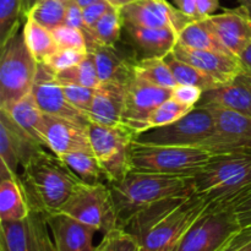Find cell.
Instances as JSON below:
<instances>
[{"mask_svg":"<svg viewBox=\"0 0 251 251\" xmlns=\"http://www.w3.org/2000/svg\"><path fill=\"white\" fill-rule=\"evenodd\" d=\"M91 149L104 172L108 183H118L129 173L130 149L134 141V134L124 127L108 125L88 124Z\"/></svg>","mask_w":251,"mask_h":251,"instance_id":"obj_9","label":"cell"},{"mask_svg":"<svg viewBox=\"0 0 251 251\" xmlns=\"http://www.w3.org/2000/svg\"><path fill=\"white\" fill-rule=\"evenodd\" d=\"M125 91H126V82L122 81L100 82V85L95 91L92 107L88 114L90 123L108 125V126L122 125Z\"/></svg>","mask_w":251,"mask_h":251,"instance_id":"obj_22","label":"cell"},{"mask_svg":"<svg viewBox=\"0 0 251 251\" xmlns=\"http://www.w3.org/2000/svg\"><path fill=\"white\" fill-rule=\"evenodd\" d=\"M44 149L46 147L32 139L4 110H0V162L14 176H20L19 166L24 168L34 154Z\"/></svg>","mask_w":251,"mask_h":251,"instance_id":"obj_16","label":"cell"},{"mask_svg":"<svg viewBox=\"0 0 251 251\" xmlns=\"http://www.w3.org/2000/svg\"><path fill=\"white\" fill-rule=\"evenodd\" d=\"M202 92L203 91L201 88L196 87V86L176 85L172 91V98L180 103V104L194 109L198 105V103L200 102L201 97H202Z\"/></svg>","mask_w":251,"mask_h":251,"instance_id":"obj_42","label":"cell"},{"mask_svg":"<svg viewBox=\"0 0 251 251\" xmlns=\"http://www.w3.org/2000/svg\"><path fill=\"white\" fill-rule=\"evenodd\" d=\"M215 130V119L208 108L195 107L168 125L134 135V141L159 146L200 147Z\"/></svg>","mask_w":251,"mask_h":251,"instance_id":"obj_10","label":"cell"},{"mask_svg":"<svg viewBox=\"0 0 251 251\" xmlns=\"http://www.w3.org/2000/svg\"><path fill=\"white\" fill-rule=\"evenodd\" d=\"M173 54L210 76L220 85L227 83L243 73L238 56L229 53L190 49L176 43Z\"/></svg>","mask_w":251,"mask_h":251,"instance_id":"obj_17","label":"cell"},{"mask_svg":"<svg viewBox=\"0 0 251 251\" xmlns=\"http://www.w3.org/2000/svg\"><path fill=\"white\" fill-rule=\"evenodd\" d=\"M194 193L208 202L226 203L251 186V151L213 154L191 176Z\"/></svg>","mask_w":251,"mask_h":251,"instance_id":"obj_4","label":"cell"},{"mask_svg":"<svg viewBox=\"0 0 251 251\" xmlns=\"http://www.w3.org/2000/svg\"><path fill=\"white\" fill-rule=\"evenodd\" d=\"M0 110H4L32 139L47 149L46 139H44V127H46L44 113L38 107L32 93L17 100L10 107Z\"/></svg>","mask_w":251,"mask_h":251,"instance_id":"obj_25","label":"cell"},{"mask_svg":"<svg viewBox=\"0 0 251 251\" xmlns=\"http://www.w3.org/2000/svg\"><path fill=\"white\" fill-rule=\"evenodd\" d=\"M113 5L110 4L108 0H97V1L92 2V4L87 5L83 7V21H85L86 32L95 26L110 9H113Z\"/></svg>","mask_w":251,"mask_h":251,"instance_id":"obj_43","label":"cell"},{"mask_svg":"<svg viewBox=\"0 0 251 251\" xmlns=\"http://www.w3.org/2000/svg\"><path fill=\"white\" fill-rule=\"evenodd\" d=\"M124 28L120 10L117 7L110 9L97 24L91 27L85 33L88 43L100 44V46H115L122 36Z\"/></svg>","mask_w":251,"mask_h":251,"instance_id":"obj_30","label":"cell"},{"mask_svg":"<svg viewBox=\"0 0 251 251\" xmlns=\"http://www.w3.org/2000/svg\"><path fill=\"white\" fill-rule=\"evenodd\" d=\"M61 85H63L64 93H65L69 102H70L76 109L80 110L81 113H83V114L88 118L91 107H92L96 88L85 87V86L75 85V83L61 82Z\"/></svg>","mask_w":251,"mask_h":251,"instance_id":"obj_40","label":"cell"},{"mask_svg":"<svg viewBox=\"0 0 251 251\" xmlns=\"http://www.w3.org/2000/svg\"><path fill=\"white\" fill-rule=\"evenodd\" d=\"M238 58L240 60L243 73H245L251 77V43L242 51V54Z\"/></svg>","mask_w":251,"mask_h":251,"instance_id":"obj_48","label":"cell"},{"mask_svg":"<svg viewBox=\"0 0 251 251\" xmlns=\"http://www.w3.org/2000/svg\"><path fill=\"white\" fill-rule=\"evenodd\" d=\"M44 122L47 149L58 157H63L71 152L91 150L87 127L48 114H44Z\"/></svg>","mask_w":251,"mask_h":251,"instance_id":"obj_20","label":"cell"},{"mask_svg":"<svg viewBox=\"0 0 251 251\" xmlns=\"http://www.w3.org/2000/svg\"><path fill=\"white\" fill-rule=\"evenodd\" d=\"M88 53L95 61L100 82L122 81L127 82L134 74V64L137 59L129 56L115 46H100L88 43Z\"/></svg>","mask_w":251,"mask_h":251,"instance_id":"obj_23","label":"cell"},{"mask_svg":"<svg viewBox=\"0 0 251 251\" xmlns=\"http://www.w3.org/2000/svg\"><path fill=\"white\" fill-rule=\"evenodd\" d=\"M31 93L44 114L70 120L81 126L88 127L90 119L69 102L61 82L44 64L38 65V73Z\"/></svg>","mask_w":251,"mask_h":251,"instance_id":"obj_13","label":"cell"},{"mask_svg":"<svg viewBox=\"0 0 251 251\" xmlns=\"http://www.w3.org/2000/svg\"><path fill=\"white\" fill-rule=\"evenodd\" d=\"M22 7L24 0H0V47L19 31Z\"/></svg>","mask_w":251,"mask_h":251,"instance_id":"obj_36","label":"cell"},{"mask_svg":"<svg viewBox=\"0 0 251 251\" xmlns=\"http://www.w3.org/2000/svg\"><path fill=\"white\" fill-rule=\"evenodd\" d=\"M47 213L31 208L21 221H0V251H55Z\"/></svg>","mask_w":251,"mask_h":251,"instance_id":"obj_11","label":"cell"},{"mask_svg":"<svg viewBox=\"0 0 251 251\" xmlns=\"http://www.w3.org/2000/svg\"><path fill=\"white\" fill-rule=\"evenodd\" d=\"M164 60L167 61V64L171 68L178 85L196 86V87L201 88L202 91H208L211 88L220 86V83L216 82L213 78H211L210 76L196 69L195 66L176 58L173 51L164 56Z\"/></svg>","mask_w":251,"mask_h":251,"instance_id":"obj_32","label":"cell"},{"mask_svg":"<svg viewBox=\"0 0 251 251\" xmlns=\"http://www.w3.org/2000/svg\"><path fill=\"white\" fill-rule=\"evenodd\" d=\"M88 51L76 50V49H63L59 48L54 54H51L44 63V65L56 75L61 71L75 66L76 64L81 63L87 56Z\"/></svg>","mask_w":251,"mask_h":251,"instance_id":"obj_38","label":"cell"},{"mask_svg":"<svg viewBox=\"0 0 251 251\" xmlns=\"http://www.w3.org/2000/svg\"><path fill=\"white\" fill-rule=\"evenodd\" d=\"M208 109L215 119V130L199 149L212 154L251 151V118L226 108Z\"/></svg>","mask_w":251,"mask_h":251,"instance_id":"obj_12","label":"cell"},{"mask_svg":"<svg viewBox=\"0 0 251 251\" xmlns=\"http://www.w3.org/2000/svg\"><path fill=\"white\" fill-rule=\"evenodd\" d=\"M196 107H220L251 118V77L245 73L227 83L203 91Z\"/></svg>","mask_w":251,"mask_h":251,"instance_id":"obj_21","label":"cell"},{"mask_svg":"<svg viewBox=\"0 0 251 251\" xmlns=\"http://www.w3.org/2000/svg\"><path fill=\"white\" fill-rule=\"evenodd\" d=\"M39 1H41V0H24V7H22V14H24V17L28 16L29 11H31V10L33 9L34 5Z\"/></svg>","mask_w":251,"mask_h":251,"instance_id":"obj_49","label":"cell"},{"mask_svg":"<svg viewBox=\"0 0 251 251\" xmlns=\"http://www.w3.org/2000/svg\"><path fill=\"white\" fill-rule=\"evenodd\" d=\"M47 220L55 251H96L93 237L97 229L63 212L49 213Z\"/></svg>","mask_w":251,"mask_h":251,"instance_id":"obj_18","label":"cell"},{"mask_svg":"<svg viewBox=\"0 0 251 251\" xmlns=\"http://www.w3.org/2000/svg\"><path fill=\"white\" fill-rule=\"evenodd\" d=\"M65 25L81 29L85 33L86 26L85 21H83V7H81L75 0H70L69 2H66Z\"/></svg>","mask_w":251,"mask_h":251,"instance_id":"obj_44","label":"cell"},{"mask_svg":"<svg viewBox=\"0 0 251 251\" xmlns=\"http://www.w3.org/2000/svg\"><path fill=\"white\" fill-rule=\"evenodd\" d=\"M208 21L223 46L233 55L239 56L251 43V16L242 6L212 15Z\"/></svg>","mask_w":251,"mask_h":251,"instance_id":"obj_19","label":"cell"},{"mask_svg":"<svg viewBox=\"0 0 251 251\" xmlns=\"http://www.w3.org/2000/svg\"><path fill=\"white\" fill-rule=\"evenodd\" d=\"M172 88L159 87L132 74L126 82L122 125L131 130L172 97Z\"/></svg>","mask_w":251,"mask_h":251,"instance_id":"obj_15","label":"cell"},{"mask_svg":"<svg viewBox=\"0 0 251 251\" xmlns=\"http://www.w3.org/2000/svg\"><path fill=\"white\" fill-rule=\"evenodd\" d=\"M29 211L20 176L0 178V221H21L29 215Z\"/></svg>","mask_w":251,"mask_h":251,"instance_id":"obj_26","label":"cell"},{"mask_svg":"<svg viewBox=\"0 0 251 251\" xmlns=\"http://www.w3.org/2000/svg\"><path fill=\"white\" fill-rule=\"evenodd\" d=\"M83 183L87 184H109L104 172L100 168L92 149L71 152L59 157Z\"/></svg>","mask_w":251,"mask_h":251,"instance_id":"obj_28","label":"cell"},{"mask_svg":"<svg viewBox=\"0 0 251 251\" xmlns=\"http://www.w3.org/2000/svg\"><path fill=\"white\" fill-rule=\"evenodd\" d=\"M178 44L198 50H213L229 53L220 41L215 29L211 26L208 17L193 20L178 33ZM232 54V53H229Z\"/></svg>","mask_w":251,"mask_h":251,"instance_id":"obj_27","label":"cell"},{"mask_svg":"<svg viewBox=\"0 0 251 251\" xmlns=\"http://www.w3.org/2000/svg\"><path fill=\"white\" fill-rule=\"evenodd\" d=\"M240 230L230 208L210 202L172 251H223Z\"/></svg>","mask_w":251,"mask_h":251,"instance_id":"obj_7","label":"cell"},{"mask_svg":"<svg viewBox=\"0 0 251 251\" xmlns=\"http://www.w3.org/2000/svg\"><path fill=\"white\" fill-rule=\"evenodd\" d=\"M238 2H239L240 6L251 16V0H238Z\"/></svg>","mask_w":251,"mask_h":251,"instance_id":"obj_51","label":"cell"},{"mask_svg":"<svg viewBox=\"0 0 251 251\" xmlns=\"http://www.w3.org/2000/svg\"><path fill=\"white\" fill-rule=\"evenodd\" d=\"M108 1H109L113 6L120 10V9H123L124 6H126V5L131 4V2L137 1V0H108Z\"/></svg>","mask_w":251,"mask_h":251,"instance_id":"obj_50","label":"cell"},{"mask_svg":"<svg viewBox=\"0 0 251 251\" xmlns=\"http://www.w3.org/2000/svg\"><path fill=\"white\" fill-rule=\"evenodd\" d=\"M96 251H98V250H97V248H96Z\"/></svg>","mask_w":251,"mask_h":251,"instance_id":"obj_54","label":"cell"},{"mask_svg":"<svg viewBox=\"0 0 251 251\" xmlns=\"http://www.w3.org/2000/svg\"><path fill=\"white\" fill-rule=\"evenodd\" d=\"M59 1H63V2H69L70 0H59Z\"/></svg>","mask_w":251,"mask_h":251,"instance_id":"obj_53","label":"cell"},{"mask_svg":"<svg viewBox=\"0 0 251 251\" xmlns=\"http://www.w3.org/2000/svg\"><path fill=\"white\" fill-rule=\"evenodd\" d=\"M20 176L29 208L47 215L59 212L69 200L81 179L59 158L44 149L34 154L24 167Z\"/></svg>","mask_w":251,"mask_h":251,"instance_id":"obj_2","label":"cell"},{"mask_svg":"<svg viewBox=\"0 0 251 251\" xmlns=\"http://www.w3.org/2000/svg\"><path fill=\"white\" fill-rule=\"evenodd\" d=\"M51 33H53V37L59 48L88 51L87 38L81 29L63 25V26L53 29Z\"/></svg>","mask_w":251,"mask_h":251,"instance_id":"obj_39","label":"cell"},{"mask_svg":"<svg viewBox=\"0 0 251 251\" xmlns=\"http://www.w3.org/2000/svg\"><path fill=\"white\" fill-rule=\"evenodd\" d=\"M134 75L164 88L173 90L178 83L164 58H141L134 64Z\"/></svg>","mask_w":251,"mask_h":251,"instance_id":"obj_31","label":"cell"},{"mask_svg":"<svg viewBox=\"0 0 251 251\" xmlns=\"http://www.w3.org/2000/svg\"><path fill=\"white\" fill-rule=\"evenodd\" d=\"M22 32H24L25 42L29 51L38 61V64L44 63L51 54H54L59 49L51 31L29 17L26 19V24Z\"/></svg>","mask_w":251,"mask_h":251,"instance_id":"obj_29","label":"cell"},{"mask_svg":"<svg viewBox=\"0 0 251 251\" xmlns=\"http://www.w3.org/2000/svg\"><path fill=\"white\" fill-rule=\"evenodd\" d=\"M55 76L60 82L64 83H75V85L91 88H97L100 85V80L97 70H96L95 61H93V58L91 56L90 53L87 54V56L81 63L56 74Z\"/></svg>","mask_w":251,"mask_h":251,"instance_id":"obj_35","label":"cell"},{"mask_svg":"<svg viewBox=\"0 0 251 251\" xmlns=\"http://www.w3.org/2000/svg\"><path fill=\"white\" fill-rule=\"evenodd\" d=\"M124 25L145 28H172L179 33L193 19L167 0H137L120 9Z\"/></svg>","mask_w":251,"mask_h":251,"instance_id":"obj_14","label":"cell"},{"mask_svg":"<svg viewBox=\"0 0 251 251\" xmlns=\"http://www.w3.org/2000/svg\"><path fill=\"white\" fill-rule=\"evenodd\" d=\"M118 217L123 228L137 212L173 196L193 193L191 176L129 172L124 179L109 184Z\"/></svg>","mask_w":251,"mask_h":251,"instance_id":"obj_3","label":"cell"},{"mask_svg":"<svg viewBox=\"0 0 251 251\" xmlns=\"http://www.w3.org/2000/svg\"><path fill=\"white\" fill-rule=\"evenodd\" d=\"M218 205L226 206L234 212L242 229L251 227V186L233 200L226 203H218Z\"/></svg>","mask_w":251,"mask_h":251,"instance_id":"obj_41","label":"cell"},{"mask_svg":"<svg viewBox=\"0 0 251 251\" xmlns=\"http://www.w3.org/2000/svg\"><path fill=\"white\" fill-rule=\"evenodd\" d=\"M124 28L142 58H164L178 43V33L172 28H145L131 25H124Z\"/></svg>","mask_w":251,"mask_h":251,"instance_id":"obj_24","label":"cell"},{"mask_svg":"<svg viewBox=\"0 0 251 251\" xmlns=\"http://www.w3.org/2000/svg\"><path fill=\"white\" fill-rule=\"evenodd\" d=\"M173 1L176 9L180 10L184 15L193 20H199L196 0H173Z\"/></svg>","mask_w":251,"mask_h":251,"instance_id":"obj_47","label":"cell"},{"mask_svg":"<svg viewBox=\"0 0 251 251\" xmlns=\"http://www.w3.org/2000/svg\"><path fill=\"white\" fill-rule=\"evenodd\" d=\"M66 2L59 0H41L29 11L26 19H32L49 31L65 25Z\"/></svg>","mask_w":251,"mask_h":251,"instance_id":"obj_34","label":"cell"},{"mask_svg":"<svg viewBox=\"0 0 251 251\" xmlns=\"http://www.w3.org/2000/svg\"><path fill=\"white\" fill-rule=\"evenodd\" d=\"M59 212L91 226L103 234L118 227L117 211L109 184L81 181Z\"/></svg>","mask_w":251,"mask_h":251,"instance_id":"obj_8","label":"cell"},{"mask_svg":"<svg viewBox=\"0 0 251 251\" xmlns=\"http://www.w3.org/2000/svg\"><path fill=\"white\" fill-rule=\"evenodd\" d=\"M223 251H251V227L243 228Z\"/></svg>","mask_w":251,"mask_h":251,"instance_id":"obj_45","label":"cell"},{"mask_svg":"<svg viewBox=\"0 0 251 251\" xmlns=\"http://www.w3.org/2000/svg\"><path fill=\"white\" fill-rule=\"evenodd\" d=\"M212 156L211 152L199 147L159 146L132 141L129 172L193 176Z\"/></svg>","mask_w":251,"mask_h":251,"instance_id":"obj_5","label":"cell"},{"mask_svg":"<svg viewBox=\"0 0 251 251\" xmlns=\"http://www.w3.org/2000/svg\"><path fill=\"white\" fill-rule=\"evenodd\" d=\"M208 203L194 191L173 196L137 212L123 229L136 238L141 251H172Z\"/></svg>","mask_w":251,"mask_h":251,"instance_id":"obj_1","label":"cell"},{"mask_svg":"<svg viewBox=\"0 0 251 251\" xmlns=\"http://www.w3.org/2000/svg\"><path fill=\"white\" fill-rule=\"evenodd\" d=\"M98 251H141L136 238L123 228H114L104 233Z\"/></svg>","mask_w":251,"mask_h":251,"instance_id":"obj_37","label":"cell"},{"mask_svg":"<svg viewBox=\"0 0 251 251\" xmlns=\"http://www.w3.org/2000/svg\"><path fill=\"white\" fill-rule=\"evenodd\" d=\"M199 19H206L216 14L220 7L218 0H196Z\"/></svg>","mask_w":251,"mask_h":251,"instance_id":"obj_46","label":"cell"},{"mask_svg":"<svg viewBox=\"0 0 251 251\" xmlns=\"http://www.w3.org/2000/svg\"><path fill=\"white\" fill-rule=\"evenodd\" d=\"M75 1L77 2V4L80 5L81 7H86V6H87V5L92 4V2L97 1V0H75Z\"/></svg>","mask_w":251,"mask_h":251,"instance_id":"obj_52","label":"cell"},{"mask_svg":"<svg viewBox=\"0 0 251 251\" xmlns=\"http://www.w3.org/2000/svg\"><path fill=\"white\" fill-rule=\"evenodd\" d=\"M191 108L180 104V103L176 102V100L171 97L166 102L162 103L159 107H157L146 119L135 125L130 131L136 135L140 134V132L146 131V130L153 129V127L164 126V125H168L171 123H174L176 120L180 119L181 117L188 114Z\"/></svg>","mask_w":251,"mask_h":251,"instance_id":"obj_33","label":"cell"},{"mask_svg":"<svg viewBox=\"0 0 251 251\" xmlns=\"http://www.w3.org/2000/svg\"><path fill=\"white\" fill-rule=\"evenodd\" d=\"M38 65V61L25 42L24 32H20V29L2 44L0 56V109L10 107L31 93Z\"/></svg>","mask_w":251,"mask_h":251,"instance_id":"obj_6","label":"cell"}]
</instances>
